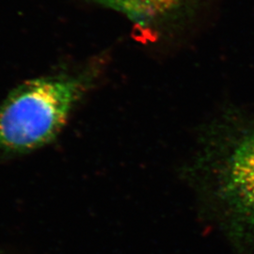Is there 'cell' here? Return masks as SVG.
<instances>
[{
	"label": "cell",
	"instance_id": "cell-1",
	"mask_svg": "<svg viewBox=\"0 0 254 254\" xmlns=\"http://www.w3.org/2000/svg\"><path fill=\"white\" fill-rule=\"evenodd\" d=\"M81 75H55L21 84L0 105V153L26 154L60 134L88 88Z\"/></svg>",
	"mask_w": 254,
	"mask_h": 254
},
{
	"label": "cell",
	"instance_id": "cell-2",
	"mask_svg": "<svg viewBox=\"0 0 254 254\" xmlns=\"http://www.w3.org/2000/svg\"><path fill=\"white\" fill-rule=\"evenodd\" d=\"M221 187L236 231L254 236V133L244 136L230 155Z\"/></svg>",
	"mask_w": 254,
	"mask_h": 254
},
{
	"label": "cell",
	"instance_id": "cell-3",
	"mask_svg": "<svg viewBox=\"0 0 254 254\" xmlns=\"http://www.w3.org/2000/svg\"><path fill=\"white\" fill-rule=\"evenodd\" d=\"M107 5L132 15L146 18L175 9L184 0H103Z\"/></svg>",
	"mask_w": 254,
	"mask_h": 254
}]
</instances>
